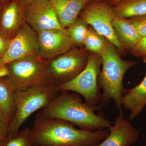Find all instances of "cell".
<instances>
[{
	"label": "cell",
	"mask_w": 146,
	"mask_h": 146,
	"mask_svg": "<svg viewBox=\"0 0 146 146\" xmlns=\"http://www.w3.org/2000/svg\"><path fill=\"white\" fill-rule=\"evenodd\" d=\"M89 53L86 49H72L47 63L46 68L55 84L72 80L86 67Z\"/></svg>",
	"instance_id": "ba28073f"
},
{
	"label": "cell",
	"mask_w": 146,
	"mask_h": 146,
	"mask_svg": "<svg viewBox=\"0 0 146 146\" xmlns=\"http://www.w3.org/2000/svg\"><path fill=\"white\" fill-rule=\"evenodd\" d=\"M12 0H0L1 4L2 7L5 5L9 3Z\"/></svg>",
	"instance_id": "83f0119b"
},
{
	"label": "cell",
	"mask_w": 146,
	"mask_h": 146,
	"mask_svg": "<svg viewBox=\"0 0 146 146\" xmlns=\"http://www.w3.org/2000/svg\"><path fill=\"white\" fill-rule=\"evenodd\" d=\"M40 57L37 33L25 23L11 39L6 52L0 58V67L15 60Z\"/></svg>",
	"instance_id": "9c48e42d"
},
{
	"label": "cell",
	"mask_w": 146,
	"mask_h": 146,
	"mask_svg": "<svg viewBox=\"0 0 146 146\" xmlns=\"http://www.w3.org/2000/svg\"><path fill=\"white\" fill-rule=\"evenodd\" d=\"M11 39L0 29V58L3 56L9 47Z\"/></svg>",
	"instance_id": "cb8c5ba5"
},
{
	"label": "cell",
	"mask_w": 146,
	"mask_h": 146,
	"mask_svg": "<svg viewBox=\"0 0 146 146\" xmlns=\"http://www.w3.org/2000/svg\"><path fill=\"white\" fill-rule=\"evenodd\" d=\"M112 4L114 5H116L121 0H108Z\"/></svg>",
	"instance_id": "f1b7e54d"
},
{
	"label": "cell",
	"mask_w": 146,
	"mask_h": 146,
	"mask_svg": "<svg viewBox=\"0 0 146 146\" xmlns=\"http://www.w3.org/2000/svg\"><path fill=\"white\" fill-rule=\"evenodd\" d=\"M9 74V71L7 65H5L0 67V78L7 77Z\"/></svg>",
	"instance_id": "484cf974"
},
{
	"label": "cell",
	"mask_w": 146,
	"mask_h": 146,
	"mask_svg": "<svg viewBox=\"0 0 146 146\" xmlns=\"http://www.w3.org/2000/svg\"><path fill=\"white\" fill-rule=\"evenodd\" d=\"M108 42L109 41L98 34L94 29L89 27L84 46L88 51L100 56L106 48Z\"/></svg>",
	"instance_id": "d6986e66"
},
{
	"label": "cell",
	"mask_w": 146,
	"mask_h": 146,
	"mask_svg": "<svg viewBox=\"0 0 146 146\" xmlns=\"http://www.w3.org/2000/svg\"><path fill=\"white\" fill-rule=\"evenodd\" d=\"M129 20L141 37L146 36V15L130 18Z\"/></svg>",
	"instance_id": "7402d4cb"
},
{
	"label": "cell",
	"mask_w": 146,
	"mask_h": 146,
	"mask_svg": "<svg viewBox=\"0 0 146 146\" xmlns=\"http://www.w3.org/2000/svg\"><path fill=\"white\" fill-rule=\"evenodd\" d=\"M100 105L83 103L79 94L62 91L47 107L42 110L44 115L50 117L65 120L83 130L104 129L111 125L109 120L100 111Z\"/></svg>",
	"instance_id": "7a4b0ae2"
},
{
	"label": "cell",
	"mask_w": 146,
	"mask_h": 146,
	"mask_svg": "<svg viewBox=\"0 0 146 146\" xmlns=\"http://www.w3.org/2000/svg\"><path fill=\"white\" fill-rule=\"evenodd\" d=\"M130 52L136 57L146 58V36L141 38Z\"/></svg>",
	"instance_id": "603a6c76"
},
{
	"label": "cell",
	"mask_w": 146,
	"mask_h": 146,
	"mask_svg": "<svg viewBox=\"0 0 146 146\" xmlns=\"http://www.w3.org/2000/svg\"><path fill=\"white\" fill-rule=\"evenodd\" d=\"M109 134L108 129H78L67 121L50 117L40 111L35 115L30 135L36 146H97Z\"/></svg>",
	"instance_id": "6da1fadb"
},
{
	"label": "cell",
	"mask_w": 146,
	"mask_h": 146,
	"mask_svg": "<svg viewBox=\"0 0 146 146\" xmlns=\"http://www.w3.org/2000/svg\"><path fill=\"white\" fill-rule=\"evenodd\" d=\"M102 1V0H90V1H93V2H95V1Z\"/></svg>",
	"instance_id": "4dcf8cb0"
},
{
	"label": "cell",
	"mask_w": 146,
	"mask_h": 146,
	"mask_svg": "<svg viewBox=\"0 0 146 146\" xmlns=\"http://www.w3.org/2000/svg\"><path fill=\"white\" fill-rule=\"evenodd\" d=\"M26 22V5L20 0H12L2 7L0 29L11 39L17 34Z\"/></svg>",
	"instance_id": "4fadbf2b"
},
{
	"label": "cell",
	"mask_w": 146,
	"mask_h": 146,
	"mask_svg": "<svg viewBox=\"0 0 146 146\" xmlns=\"http://www.w3.org/2000/svg\"><path fill=\"white\" fill-rule=\"evenodd\" d=\"M2 9V5L1 4V1H0V12H1V10Z\"/></svg>",
	"instance_id": "1f68e13d"
},
{
	"label": "cell",
	"mask_w": 146,
	"mask_h": 146,
	"mask_svg": "<svg viewBox=\"0 0 146 146\" xmlns=\"http://www.w3.org/2000/svg\"><path fill=\"white\" fill-rule=\"evenodd\" d=\"M9 120L0 109V134L6 138L9 129Z\"/></svg>",
	"instance_id": "d4e9b609"
},
{
	"label": "cell",
	"mask_w": 146,
	"mask_h": 146,
	"mask_svg": "<svg viewBox=\"0 0 146 146\" xmlns=\"http://www.w3.org/2000/svg\"><path fill=\"white\" fill-rule=\"evenodd\" d=\"M37 33L39 56L47 63L72 50L74 46L65 29H54Z\"/></svg>",
	"instance_id": "30bf717a"
},
{
	"label": "cell",
	"mask_w": 146,
	"mask_h": 146,
	"mask_svg": "<svg viewBox=\"0 0 146 146\" xmlns=\"http://www.w3.org/2000/svg\"><path fill=\"white\" fill-rule=\"evenodd\" d=\"M101 58L94 52L89 53L86 67L72 80L58 85L60 91H72L81 95L85 103L92 106L99 105L101 98L99 76Z\"/></svg>",
	"instance_id": "8992f818"
},
{
	"label": "cell",
	"mask_w": 146,
	"mask_h": 146,
	"mask_svg": "<svg viewBox=\"0 0 146 146\" xmlns=\"http://www.w3.org/2000/svg\"><path fill=\"white\" fill-rule=\"evenodd\" d=\"M4 138H4L3 136L2 135H1V134H0V142H1L3 140Z\"/></svg>",
	"instance_id": "f546056e"
},
{
	"label": "cell",
	"mask_w": 146,
	"mask_h": 146,
	"mask_svg": "<svg viewBox=\"0 0 146 146\" xmlns=\"http://www.w3.org/2000/svg\"><path fill=\"white\" fill-rule=\"evenodd\" d=\"M88 25L81 18H78L65 29L74 46H83L89 29Z\"/></svg>",
	"instance_id": "ffe728a7"
},
{
	"label": "cell",
	"mask_w": 146,
	"mask_h": 146,
	"mask_svg": "<svg viewBox=\"0 0 146 146\" xmlns=\"http://www.w3.org/2000/svg\"><path fill=\"white\" fill-rule=\"evenodd\" d=\"M143 60L146 65V58H143ZM146 105V74L141 83L127 90L122 100V106L129 111V121L137 117Z\"/></svg>",
	"instance_id": "5bb4252c"
},
{
	"label": "cell",
	"mask_w": 146,
	"mask_h": 146,
	"mask_svg": "<svg viewBox=\"0 0 146 146\" xmlns=\"http://www.w3.org/2000/svg\"><path fill=\"white\" fill-rule=\"evenodd\" d=\"M57 84L32 86L15 91L16 111L9 124V136H14L21 126L33 113L47 107L59 95Z\"/></svg>",
	"instance_id": "277c9868"
},
{
	"label": "cell",
	"mask_w": 146,
	"mask_h": 146,
	"mask_svg": "<svg viewBox=\"0 0 146 146\" xmlns=\"http://www.w3.org/2000/svg\"><path fill=\"white\" fill-rule=\"evenodd\" d=\"M55 9L60 25L67 28L78 18L82 9L90 0H50Z\"/></svg>",
	"instance_id": "9a60e30c"
},
{
	"label": "cell",
	"mask_w": 146,
	"mask_h": 146,
	"mask_svg": "<svg viewBox=\"0 0 146 146\" xmlns=\"http://www.w3.org/2000/svg\"><path fill=\"white\" fill-rule=\"evenodd\" d=\"M112 26L115 34L126 50L130 51L142 38L129 19L115 17Z\"/></svg>",
	"instance_id": "2e32d148"
},
{
	"label": "cell",
	"mask_w": 146,
	"mask_h": 146,
	"mask_svg": "<svg viewBox=\"0 0 146 146\" xmlns=\"http://www.w3.org/2000/svg\"><path fill=\"white\" fill-rule=\"evenodd\" d=\"M23 4L26 6L29 4L33 2L36 0H20Z\"/></svg>",
	"instance_id": "4316f807"
},
{
	"label": "cell",
	"mask_w": 146,
	"mask_h": 146,
	"mask_svg": "<svg viewBox=\"0 0 146 146\" xmlns=\"http://www.w3.org/2000/svg\"><path fill=\"white\" fill-rule=\"evenodd\" d=\"M26 22L36 33L63 29L50 0H36L26 6Z\"/></svg>",
	"instance_id": "8fae6325"
},
{
	"label": "cell",
	"mask_w": 146,
	"mask_h": 146,
	"mask_svg": "<svg viewBox=\"0 0 146 146\" xmlns=\"http://www.w3.org/2000/svg\"><path fill=\"white\" fill-rule=\"evenodd\" d=\"M117 49L110 42L101 55L102 69L99 76V83L103 90L99 105L102 108L113 100L119 115H123L122 100L127 89L123 85V78L127 71L138 63L133 60H125Z\"/></svg>",
	"instance_id": "3957f363"
},
{
	"label": "cell",
	"mask_w": 146,
	"mask_h": 146,
	"mask_svg": "<svg viewBox=\"0 0 146 146\" xmlns=\"http://www.w3.org/2000/svg\"><path fill=\"white\" fill-rule=\"evenodd\" d=\"M108 130L109 135L97 146H131L138 141L139 131L123 115L115 118Z\"/></svg>",
	"instance_id": "7c38bea8"
},
{
	"label": "cell",
	"mask_w": 146,
	"mask_h": 146,
	"mask_svg": "<svg viewBox=\"0 0 146 146\" xmlns=\"http://www.w3.org/2000/svg\"><path fill=\"white\" fill-rule=\"evenodd\" d=\"M15 91L7 79L0 78V109L9 121L16 111Z\"/></svg>",
	"instance_id": "ac0fdd59"
},
{
	"label": "cell",
	"mask_w": 146,
	"mask_h": 146,
	"mask_svg": "<svg viewBox=\"0 0 146 146\" xmlns=\"http://www.w3.org/2000/svg\"><path fill=\"white\" fill-rule=\"evenodd\" d=\"M113 7L116 17L128 18L146 15V0H121Z\"/></svg>",
	"instance_id": "e0dca14e"
},
{
	"label": "cell",
	"mask_w": 146,
	"mask_h": 146,
	"mask_svg": "<svg viewBox=\"0 0 146 146\" xmlns=\"http://www.w3.org/2000/svg\"><path fill=\"white\" fill-rule=\"evenodd\" d=\"M31 129L30 128H25L19 131L15 136H9L2 143L1 146H36L31 138Z\"/></svg>",
	"instance_id": "44dd1931"
},
{
	"label": "cell",
	"mask_w": 146,
	"mask_h": 146,
	"mask_svg": "<svg viewBox=\"0 0 146 146\" xmlns=\"http://www.w3.org/2000/svg\"><path fill=\"white\" fill-rule=\"evenodd\" d=\"M46 65L40 57L12 61L6 65L9 71L7 79L15 91L38 85L55 84L48 73Z\"/></svg>",
	"instance_id": "5b68a950"
},
{
	"label": "cell",
	"mask_w": 146,
	"mask_h": 146,
	"mask_svg": "<svg viewBox=\"0 0 146 146\" xmlns=\"http://www.w3.org/2000/svg\"><path fill=\"white\" fill-rule=\"evenodd\" d=\"M79 16L114 45L120 53H125V49L118 39L112 26V21L116 16L113 7L110 4L101 1L88 3Z\"/></svg>",
	"instance_id": "52a82bcc"
}]
</instances>
